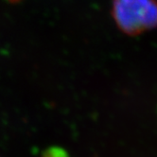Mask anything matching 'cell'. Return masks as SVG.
Wrapping results in <instances>:
<instances>
[{"label": "cell", "mask_w": 157, "mask_h": 157, "mask_svg": "<svg viewBox=\"0 0 157 157\" xmlns=\"http://www.w3.org/2000/svg\"><path fill=\"white\" fill-rule=\"evenodd\" d=\"M112 17L123 33L140 35L157 28V0H113Z\"/></svg>", "instance_id": "6da1fadb"}, {"label": "cell", "mask_w": 157, "mask_h": 157, "mask_svg": "<svg viewBox=\"0 0 157 157\" xmlns=\"http://www.w3.org/2000/svg\"><path fill=\"white\" fill-rule=\"evenodd\" d=\"M41 157H69V155L63 148L50 147L42 153Z\"/></svg>", "instance_id": "7a4b0ae2"}]
</instances>
